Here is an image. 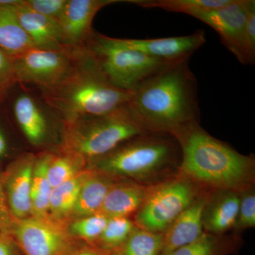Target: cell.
Listing matches in <instances>:
<instances>
[{
	"label": "cell",
	"mask_w": 255,
	"mask_h": 255,
	"mask_svg": "<svg viewBox=\"0 0 255 255\" xmlns=\"http://www.w3.org/2000/svg\"><path fill=\"white\" fill-rule=\"evenodd\" d=\"M19 0H0V49L16 58L34 45L18 22L16 4Z\"/></svg>",
	"instance_id": "19"
},
{
	"label": "cell",
	"mask_w": 255,
	"mask_h": 255,
	"mask_svg": "<svg viewBox=\"0 0 255 255\" xmlns=\"http://www.w3.org/2000/svg\"><path fill=\"white\" fill-rule=\"evenodd\" d=\"M7 150L6 139L3 135L2 132L0 130V157L4 156Z\"/></svg>",
	"instance_id": "36"
},
{
	"label": "cell",
	"mask_w": 255,
	"mask_h": 255,
	"mask_svg": "<svg viewBox=\"0 0 255 255\" xmlns=\"http://www.w3.org/2000/svg\"><path fill=\"white\" fill-rule=\"evenodd\" d=\"M194 184L185 177L147 188L145 200L135 214L137 227L163 233L171 223L196 200Z\"/></svg>",
	"instance_id": "7"
},
{
	"label": "cell",
	"mask_w": 255,
	"mask_h": 255,
	"mask_svg": "<svg viewBox=\"0 0 255 255\" xmlns=\"http://www.w3.org/2000/svg\"><path fill=\"white\" fill-rule=\"evenodd\" d=\"M173 135L145 132L124 142L103 157L90 162V168L110 177L147 179L162 172L180 158Z\"/></svg>",
	"instance_id": "4"
},
{
	"label": "cell",
	"mask_w": 255,
	"mask_h": 255,
	"mask_svg": "<svg viewBox=\"0 0 255 255\" xmlns=\"http://www.w3.org/2000/svg\"><path fill=\"white\" fill-rule=\"evenodd\" d=\"M91 172L92 169L85 168L75 177L53 188L50 199V216L60 221H68L82 184Z\"/></svg>",
	"instance_id": "21"
},
{
	"label": "cell",
	"mask_w": 255,
	"mask_h": 255,
	"mask_svg": "<svg viewBox=\"0 0 255 255\" xmlns=\"http://www.w3.org/2000/svg\"><path fill=\"white\" fill-rule=\"evenodd\" d=\"M117 39L124 46L168 63L189 59L191 55L206 42L205 33L203 30L187 36L150 39Z\"/></svg>",
	"instance_id": "12"
},
{
	"label": "cell",
	"mask_w": 255,
	"mask_h": 255,
	"mask_svg": "<svg viewBox=\"0 0 255 255\" xmlns=\"http://www.w3.org/2000/svg\"><path fill=\"white\" fill-rule=\"evenodd\" d=\"M126 1L141 7L159 8L193 16L201 11L220 7L226 4L228 0H128Z\"/></svg>",
	"instance_id": "23"
},
{
	"label": "cell",
	"mask_w": 255,
	"mask_h": 255,
	"mask_svg": "<svg viewBox=\"0 0 255 255\" xmlns=\"http://www.w3.org/2000/svg\"><path fill=\"white\" fill-rule=\"evenodd\" d=\"M68 223L30 216L15 221L10 236L23 255H68L78 242L69 233Z\"/></svg>",
	"instance_id": "8"
},
{
	"label": "cell",
	"mask_w": 255,
	"mask_h": 255,
	"mask_svg": "<svg viewBox=\"0 0 255 255\" xmlns=\"http://www.w3.org/2000/svg\"><path fill=\"white\" fill-rule=\"evenodd\" d=\"M68 255H112V254L96 244L85 243L80 244L78 243Z\"/></svg>",
	"instance_id": "34"
},
{
	"label": "cell",
	"mask_w": 255,
	"mask_h": 255,
	"mask_svg": "<svg viewBox=\"0 0 255 255\" xmlns=\"http://www.w3.org/2000/svg\"><path fill=\"white\" fill-rule=\"evenodd\" d=\"M52 156L53 154L46 152L36 158L31 182L32 217L49 216L50 199L53 188L48 181L47 172Z\"/></svg>",
	"instance_id": "22"
},
{
	"label": "cell",
	"mask_w": 255,
	"mask_h": 255,
	"mask_svg": "<svg viewBox=\"0 0 255 255\" xmlns=\"http://www.w3.org/2000/svg\"><path fill=\"white\" fill-rule=\"evenodd\" d=\"M240 62L243 65H253L255 61V6L248 15L243 36Z\"/></svg>",
	"instance_id": "30"
},
{
	"label": "cell",
	"mask_w": 255,
	"mask_h": 255,
	"mask_svg": "<svg viewBox=\"0 0 255 255\" xmlns=\"http://www.w3.org/2000/svg\"><path fill=\"white\" fill-rule=\"evenodd\" d=\"M87 162L81 156L73 152L62 151L60 155H53L47 172L51 187H58L75 177L85 169Z\"/></svg>",
	"instance_id": "25"
},
{
	"label": "cell",
	"mask_w": 255,
	"mask_h": 255,
	"mask_svg": "<svg viewBox=\"0 0 255 255\" xmlns=\"http://www.w3.org/2000/svg\"><path fill=\"white\" fill-rule=\"evenodd\" d=\"M14 222L8 207L4 183L0 179V231L10 235Z\"/></svg>",
	"instance_id": "33"
},
{
	"label": "cell",
	"mask_w": 255,
	"mask_h": 255,
	"mask_svg": "<svg viewBox=\"0 0 255 255\" xmlns=\"http://www.w3.org/2000/svg\"><path fill=\"white\" fill-rule=\"evenodd\" d=\"M240 205L239 192L217 190L206 199L203 211V228L209 234L219 235L235 227Z\"/></svg>",
	"instance_id": "16"
},
{
	"label": "cell",
	"mask_w": 255,
	"mask_h": 255,
	"mask_svg": "<svg viewBox=\"0 0 255 255\" xmlns=\"http://www.w3.org/2000/svg\"><path fill=\"white\" fill-rule=\"evenodd\" d=\"M255 6V0H228L220 7L201 11L193 17L217 32L223 44L240 60L247 20Z\"/></svg>",
	"instance_id": "10"
},
{
	"label": "cell",
	"mask_w": 255,
	"mask_h": 255,
	"mask_svg": "<svg viewBox=\"0 0 255 255\" xmlns=\"http://www.w3.org/2000/svg\"><path fill=\"white\" fill-rule=\"evenodd\" d=\"M163 233L150 232L137 227L127 242L112 255H161Z\"/></svg>",
	"instance_id": "24"
},
{
	"label": "cell",
	"mask_w": 255,
	"mask_h": 255,
	"mask_svg": "<svg viewBox=\"0 0 255 255\" xmlns=\"http://www.w3.org/2000/svg\"><path fill=\"white\" fill-rule=\"evenodd\" d=\"M67 0H23L33 11L48 17L59 19Z\"/></svg>",
	"instance_id": "31"
},
{
	"label": "cell",
	"mask_w": 255,
	"mask_h": 255,
	"mask_svg": "<svg viewBox=\"0 0 255 255\" xmlns=\"http://www.w3.org/2000/svg\"><path fill=\"white\" fill-rule=\"evenodd\" d=\"M189 60L167 64L132 92L128 105L147 131L173 135L199 123L197 82Z\"/></svg>",
	"instance_id": "1"
},
{
	"label": "cell",
	"mask_w": 255,
	"mask_h": 255,
	"mask_svg": "<svg viewBox=\"0 0 255 255\" xmlns=\"http://www.w3.org/2000/svg\"><path fill=\"white\" fill-rule=\"evenodd\" d=\"M255 226V194L253 189H245L240 194L238 219L235 227L245 229Z\"/></svg>",
	"instance_id": "29"
},
{
	"label": "cell",
	"mask_w": 255,
	"mask_h": 255,
	"mask_svg": "<svg viewBox=\"0 0 255 255\" xmlns=\"http://www.w3.org/2000/svg\"><path fill=\"white\" fill-rule=\"evenodd\" d=\"M18 22L35 47L44 49L66 50L58 20L33 11L19 0L16 4Z\"/></svg>",
	"instance_id": "15"
},
{
	"label": "cell",
	"mask_w": 255,
	"mask_h": 255,
	"mask_svg": "<svg viewBox=\"0 0 255 255\" xmlns=\"http://www.w3.org/2000/svg\"><path fill=\"white\" fill-rule=\"evenodd\" d=\"M135 228V222L129 218L110 219L95 244L113 254L127 242Z\"/></svg>",
	"instance_id": "26"
},
{
	"label": "cell",
	"mask_w": 255,
	"mask_h": 255,
	"mask_svg": "<svg viewBox=\"0 0 255 255\" xmlns=\"http://www.w3.org/2000/svg\"><path fill=\"white\" fill-rule=\"evenodd\" d=\"M36 157L24 156L10 169L4 184L6 201L15 221L27 219L31 213V182Z\"/></svg>",
	"instance_id": "13"
},
{
	"label": "cell",
	"mask_w": 255,
	"mask_h": 255,
	"mask_svg": "<svg viewBox=\"0 0 255 255\" xmlns=\"http://www.w3.org/2000/svg\"><path fill=\"white\" fill-rule=\"evenodd\" d=\"M16 83L14 58L0 49V97Z\"/></svg>",
	"instance_id": "32"
},
{
	"label": "cell",
	"mask_w": 255,
	"mask_h": 255,
	"mask_svg": "<svg viewBox=\"0 0 255 255\" xmlns=\"http://www.w3.org/2000/svg\"><path fill=\"white\" fill-rule=\"evenodd\" d=\"M41 91L46 105L64 123L109 113L127 105L132 96L110 83L85 47L74 50L73 65L66 76Z\"/></svg>",
	"instance_id": "2"
},
{
	"label": "cell",
	"mask_w": 255,
	"mask_h": 255,
	"mask_svg": "<svg viewBox=\"0 0 255 255\" xmlns=\"http://www.w3.org/2000/svg\"><path fill=\"white\" fill-rule=\"evenodd\" d=\"M21 253L11 236L0 231V255H21Z\"/></svg>",
	"instance_id": "35"
},
{
	"label": "cell",
	"mask_w": 255,
	"mask_h": 255,
	"mask_svg": "<svg viewBox=\"0 0 255 255\" xmlns=\"http://www.w3.org/2000/svg\"><path fill=\"white\" fill-rule=\"evenodd\" d=\"M46 111L32 96L21 94L15 100V119L23 135L33 145H41L46 141L49 124Z\"/></svg>",
	"instance_id": "17"
},
{
	"label": "cell",
	"mask_w": 255,
	"mask_h": 255,
	"mask_svg": "<svg viewBox=\"0 0 255 255\" xmlns=\"http://www.w3.org/2000/svg\"><path fill=\"white\" fill-rule=\"evenodd\" d=\"M114 184L112 177L92 169L91 173L82 184L70 219L99 214L106 196Z\"/></svg>",
	"instance_id": "20"
},
{
	"label": "cell",
	"mask_w": 255,
	"mask_h": 255,
	"mask_svg": "<svg viewBox=\"0 0 255 255\" xmlns=\"http://www.w3.org/2000/svg\"><path fill=\"white\" fill-rule=\"evenodd\" d=\"M147 188L133 182L114 183L99 214L107 219L128 218L136 214L145 200Z\"/></svg>",
	"instance_id": "18"
},
{
	"label": "cell",
	"mask_w": 255,
	"mask_h": 255,
	"mask_svg": "<svg viewBox=\"0 0 255 255\" xmlns=\"http://www.w3.org/2000/svg\"><path fill=\"white\" fill-rule=\"evenodd\" d=\"M206 200V198H197L166 229L161 255H168L204 235L203 211Z\"/></svg>",
	"instance_id": "14"
},
{
	"label": "cell",
	"mask_w": 255,
	"mask_h": 255,
	"mask_svg": "<svg viewBox=\"0 0 255 255\" xmlns=\"http://www.w3.org/2000/svg\"><path fill=\"white\" fill-rule=\"evenodd\" d=\"M118 0H67L59 19L62 38L70 50L83 48L94 34L92 23L96 14Z\"/></svg>",
	"instance_id": "11"
},
{
	"label": "cell",
	"mask_w": 255,
	"mask_h": 255,
	"mask_svg": "<svg viewBox=\"0 0 255 255\" xmlns=\"http://www.w3.org/2000/svg\"><path fill=\"white\" fill-rule=\"evenodd\" d=\"M74 50H58L30 48L14 58L17 82L30 84L46 90L55 86L70 71Z\"/></svg>",
	"instance_id": "9"
},
{
	"label": "cell",
	"mask_w": 255,
	"mask_h": 255,
	"mask_svg": "<svg viewBox=\"0 0 255 255\" xmlns=\"http://www.w3.org/2000/svg\"><path fill=\"white\" fill-rule=\"evenodd\" d=\"M108 221L109 219L101 214L75 219L68 223V232L76 241L95 244Z\"/></svg>",
	"instance_id": "27"
},
{
	"label": "cell",
	"mask_w": 255,
	"mask_h": 255,
	"mask_svg": "<svg viewBox=\"0 0 255 255\" xmlns=\"http://www.w3.org/2000/svg\"><path fill=\"white\" fill-rule=\"evenodd\" d=\"M229 248L213 235H204L190 244L178 248L168 255H226Z\"/></svg>",
	"instance_id": "28"
},
{
	"label": "cell",
	"mask_w": 255,
	"mask_h": 255,
	"mask_svg": "<svg viewBox=\"0 0 255 255\" xmlns=\"http://www.w3.org/2000/svg\"><path fill=\"white\" fill-rule=\"evenodd\" d=\"M112 85L132 92L168 64L119 43L117 38L94 33L85 45Z\"/></svg>",
	"instance_id": "6"
},
{
	"label": "cell",
	"mask_w": 255,
	"mask_h": 255,
	"mask_svg": "<svg viewBox=\"0 0 255 255\" xmlns=\"http://www.w3.org/2000/svg\"><path fill=\"white\" fill-rule=\"evenodd\" d=\"M145 132L148 131L127 104L107 114L65 123L61 149L78 154L90 162Z\"/></svg>",
	"instance_id": "5"
},
{
	"label": "cell",
	"mask_w": 255,
	"mask_h": 255,
	"mask_svg": "<svg viewBox=\"0 0 255 255\" xmlns=\"http://www.w3.org/2000/svg\"><path fill=\"white\" fill-rule=\"evenodd\" d=\"M180 148L184 177L217 190L243 191L254 175L255 161L191 124L174 133Z\"/></svg>",
	"instance_id": "3"
}]
</instances>
